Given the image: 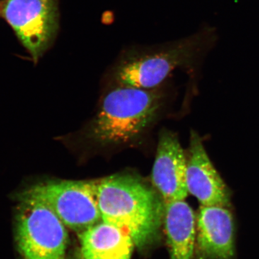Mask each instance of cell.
<instances>
[{"instance_id":"obj_9","label":"cell","mask_w":259,"mask_h":259,"mask_svg":"<svg viewBox=\"0 0 259 259\" xmlns=\"http://www.w3.org/2000/svg\"><path fill=\"white\" fill-rule=\"evenodd\" d=\"M187 163L177 136L168 131L161 133L153 163L152 182L164 204L187 198Z\"/></svg>"},{"instance_id":"obj_2","label":"cell","mask_w":259,"mask_h":259,"mask_svg":"<svg viewBox=\"0 0 259 259\" xmlns=\"http://www.w3.org/2000/svg\"><path fill=\"white\" fill-rule=\"evenodd\" d=\"M159 106L156 94L127 86L115 89L103 100L90 136L100 144L128 142L149 125Z\"/></svg>"},{"instance_id":"obj_3","label":"cell","mask_w":259,"mask_h":259,"mask_svg":"<svg viewBox=\"0 0 259 259\" xmlns=\"http://www.w3.org/2000/svg\"><path fill=\"white\" fill-rule=\"evenodd\" d=\"M204 35L130 51L117 68L116 79L123 86L143 90L157 87L174 70L192 62L202 52L207 42Z\"/></svg>"},{"instance_id":"obj_7","label":"cell","mask_w":259,"mask_h":259,"mask_svg":"<svg viewBox=\"0 0 259 259\" xmlns=\"http://www.w3.org/2000/svg\"><path fill=\"white\" fill-rule=\"evenodd\" d=\"M197 259H235V222L230 207L202 206L196 219Z\"/></svg>"},{"instance_id":"obj_10","label":"cell","mask_w":259,"mask_h":259,"mask_svg":"<svg viewBox=\"0 0 259 259\" xmlns=\"http://www.w3.org/2000/svg\"><path fill=\"white\" fill-rule=\"evenodd\" d=\"M164 226L170 259H194L196 217L185 200L165 203Z\"/></svg>"},{"instance_id":"obj_11","label":"cell","mask_w":259,"mask_h":259,"mask_svg":"<svg viewBox=\"0 0 259 259\" xmlns=\"http://www.w3.org/2000/svg\"><path fill=\"white\" fill-rule=\"evenodd\" d=\"M83 259H131L134 243L120 228L100 221L80 233Z\"/></svg>"},{"instance_id":"obj_4","label":"cell","mask_w":259,"mask_h":259,"mask_svg":"<svg viewBox=\"0 0 259 259\" xmlns=\"http://www.w3.org/2000/svg\"><path fill=\"white\" fill-rule=\"evenodd\" d=\"M98 180H50L23 191L20 198L48 206L66 228L79 234L102 221L97 200Z\"/></svg>"},{"instance_id":"obj_8","label":"cell","mask_w":259,"mask_h":259,"mask_svg":"<svg viewBox=\"0 0 259 259\" xmlns=\"http://www.w3.org/2000/svg\"><path fill=\"white\" fill-rule=\"evenodd\" d=\"M187 187L202 206L231 207V192L209 159L197 133L192 131L187 163Z\"/></svg>"},{"instance_id":"obj_6","label":"cell","mask_w":259,"mask_h":259,"mask_svg":"<svg viewBox=\"0 0 259 259\" xmlns=\"http://www.w3.org/2000/svg\"><path fill=\"white\" fill-rule=\"evenodd\" d=\"M0 17L37 64L57 36L59 0H2Z\"/></svg>"},{"instance_id":"obj_1","label":"cell","mask_w":259,"mask_h":259,"mask_svg":"<svg viewBox=\"0 0 259 259\" xmlns=\"http://www.w3.org/2000/svg\"><path fill=\"white\" fill-rule=\"evenodd\" d=\"M97 200L102 221L125 232L138 248L157 238L165 204L139 179L117 175L98 180Z\"/></svg>"},{"instance_id":"obj_5","label":"cell","mask_w":259,"mask_h":259,"mask_svg":"<svg viewBox=\"0 0 259 259\" xmlns=\"http://www.w3.org/2000/svg\"><path fill=\"white\" fill-rule=\"evenodd\" d=\"M16 218L17 243L23 259H65L66 227L48 206L20 198Z\"/></svg>"}]
</instances>
